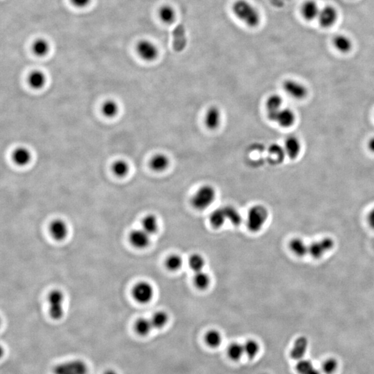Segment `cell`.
Instances as JSON below:
<instances>
[{
    "mask_svg": "<svg viewBox=\"0 0 374 374\" xmlns=\"http://www.w3.org/2000/svg\"><path fill=\"white\" fill-rule=\"evenodd\" d=\"M232 11L236 18L249 27H256L261 17L258 10L246 0H237L232 6Z\"/></svg>",
    "mask_w": 374,
    "mask_h": 374,
    "instance_id": "6da1fadb",
    "label": "cell"
},
{
    "mask_svg": "<svg viewBox=\"0 0 374 374\" xmlns=\"http://www.w3.org/2000/svg\"><path fill=\"white\" fill-rule=\"evenodd\" d=\"M216 197V191L214 187L209 185H203L192 196L191 205L193 208L200 211L206 209L213 204Z\"/></svg>",
    "mask_w": 374,
    "mask_h": 374,
    "instance_id": "7a4b0ae2",
    "label": "cell"
},
{
    "mask_svg": "<svg viewBox=\"0 0 374 374\" xmlns=\"http://www.w3.org/2000/svg\"><path fill=\"white\" fill-rule=\"evenodd\" d=\"M269 217L267 208L263 205L252 207L248 211L246 224L248 229L253 233H257L263 229Z\"/></svg>",
    "mask_w": 374,
    "mask_h": 374,
    "instance_id": "3957f363",
    "label": "cell"
},
{
    "mask_svg": "<svg viewBox=\"0 0 374 374\" xmlns=\"http://www.w3.org/2000/svg\"><path fill=\"white\" fill-rule=\"evenodd\" d=\"M64 295L60 290H54L48 296L49 305V315L51 318L59 320L64 315Z\"/></svg>",
    "mask_w": 374,
    "mask_h": 374,
    "instance_id": "277c9868",
    "label": "cell"
},
{
    "mask_svg": "<svg viewBox=\"0 0 374 374\" xmlns=\"http://www.w3.org/2000/svg\"><path fill=\"white\" fill-rule=\"evenodd\" d=\"M89 369L86 362L82 360H70L54 366V374H87Z\"/></svg>",
    "mask_w": 374,
    "mask_h": 374,
    "instance_id": "5b68a950",
    "label": "cell"
},
{
    "mask_svg": "<svg viewBox=\"0 0 374 374\" xmlns=\"http://www.w3.org/2000/svg\"><path fill=\"white\" fill-rule=\"evenodd\" d=\"M335 241L331 237H325L311 243L309 246V254L314 259H318L332 251L335 247Z\"/></svg>",
    "mask_w": 374,
    "mask_h": 374,
    "instance_id": "8992f818",
    "label": "cell"
},
{
    "mask_svg": "<svg viewBox=\"0 0 374 374\" xmlns=\"http://www.w3.org/2000/svg\"><path fill=\"white\" fill-rule=\"evenodd\" d=\"M154 294L155 291L153 286L147 281H140L137 283L132 289V296L134 299L142 304H148L151 302Z\"/></svg>",
    "mask_w": 374,
    "mask_h": 374,
    "instance_id": "52a82bcc",
    "label": "cell"
},
{
    "mask_svg": "<svg viewBox=\"0 0 374 374\" xmlns=\"http://www.w3.org/2000/svg\"><path fill=\"white\" fill-rule=\"evenodd\" d=\"M137 52L142 59L151 62L158 57L159 50L154 43L147 40L141 41L137 44Z\"/></svg>",
    "mask_w": 374,
    "mask_h": 374,
    "instance_id": "ba28073f",
    "label": "cell"
},
{
    "mask_svg": "<svg viewBox=\"0 0 374 374\" xmlns=\"http://www.w3.org/2000/svg\"><path fill=\"white\" fill-rule=\"evenodd\" d=\"M284 89L290 97L301 100L307 97L308 89L302 83L295 80H287L284 82Z\"/></svg>",
    "mask_w": 374,
    "mask_h": 374,
    "instance_id": "9c48e42d",
    "label": "cell"
},
{
    "mask_svg": "<svg viewBox=\"0 0 374 374\" xmlns=\"http://www.w3.org/2000/svg\"><path fill=\"white\" fill-rule=\"evenodd\" d=\"M338 18V13L334 6H326L319 11L318 18L319 24L323 28H329L333 26Z\"/></svg>",
    "mask_w": 374,
    "mask_h": 374,
    "instance_id": "30bf717a",
    "label": "cell"
},
{
    "mask_svg": "<svg viewBox=\"0 0 374 374\" xmlns=\"http://www.w3.org/2000/svg\"><path fill=\"white\" fill-rule=\"evenodd\" d=\"M150 235L143 229H135L129 235V240L132 246L137 249H145L150 243Z\"/></svg>",
    "mask_w": 374,
    "mask_h": 374,
    "instance_id": "8fae6325",
    "label": "cell"
},
{
    "mask_svg": "<svg viewBox=\"0 0 374 374\" xmlns=\"http://www.w3.org/2000/svg\"><path fill=\"white\" fill-rule=\"evenodd\" d=\"M49 231L54 239L58 241H62L68 236L69 228L67 223L62 220L56 219L51 223Z\"/></svg>",
    "mask_w": 374,
    "mask_h": 374,
    "instance_id": "7c38bea8",
    "label": "cell"
},
{
    "mask_svg": "<svg viewBox=\"0 0 374 374\" xmlns=\"http://www.w3.org/2000/svg\"><path fill=\"white\" fill-rule=\"evenodd\" d=\"M283 108L282 98L277 94H273L268 99L266 102V110L268 119L274 122L276 116Z\"/></svg>",
    "mask_w": 374,
    "mask_h": 374,
    "instance_id": "4fadbf2b",
    "label": "cell"
},
{
    "mask_svg": "<svg viewBox=\"0 0 374 374\" xmlns=\"http://www.w3.org/2000/svg\"><path fill=\"white\" fill-rule=\"evenodd\" d=\"M222 114L221 110L216 106L210 107L207 111L205 117V124L209 130H216L221 124Z\"/></svg>",
    "mask_w": 374,
    "mask_h": 374,
    "instance_id": "5bb4252c",
    "label": "cell"
},
{
    "mask_svg": "<svg viewBox=\"0 0 374 374\" xmlns=\"http://www.w3.org/2000/svg\"><path fill=\"white\" fill-rule=\"evenodd\" d=\"M309 348V340L305 336H300L294 341L293 347L291 351V356L296 360L303 359Z\"/></svg>",
    "mask_w": 374,
    "mask_h": 374,
    "instance_id": "9a60e30c",
    "label": "cell"
},
{
    "mask_svg": "<svg viewBox=\"0 0 374 374\" xmlns=\"http://www.w3.org/2000/svg\"><path fill=\"white\" fill-rule=\"evenodd\" d=\"M295 121L296 115L294 111L287 107H283L276 116L274 122L282 128H289L294 125Z\"/></svg>",
    "mask_w": 374,
    "mask_h": 374,
    "instance_id": "2e32d148",
    "label": "cell"
},
{
    "mask_svg": "<svg viewBox=\"0 0 374 374\" xmlns=\"http://www.w3.org/2000/svg\"><path fill=\"white\" fill-rule=\"evenodd\" d=\"M187 39L185 26H177L173 32V48L176 52H181L186 47Z\"/></svg>",
    "mask_w": 374,
    "mask_h": 374,
    "instance_id": "e0dca14e",
    "label": "cell"
},
{
    "mask_svg": "<svg viewBox=\"0 0 374 374\" xmlns=\"http://www.w3.org/2000/svg\"><path fill=\"white\" fill-rule=\"evenodd\" d=\"M284 152L290 158L294 160L299 156L302 150L300 140L295 136H289L284 143Z\"/></svg>",
    "mask_w": 374,
    "mask_h": 374,
    "instance_id": "ac0fdd59",
    "label": "cell"
},
{
    "mask_svg": "<svg viewBox=\"0 0 374 374\" xmlns=\"http://www.w3.org/2000/svg\"><path fill=\"white\" fill-rule=\"evenodd\" d=\"M320 9L319 5L315 1L308 0L303 4L301 12L304 19L308 21H311L317 19Z\"/></svg>",
    "mask_w": 374,
    "mask_h": 374,
    "instance_id": "d6986e66",
    "label": "cell"
},
{
    "mask_svg": "<svg viewBox=\"0 0 374 374\" xmlns=\"http://www.w3.org/2000/svg\"><path fill=\"white\" fill-rule=\"evenodd\" d=\"M170 165V160L165 154L158 153L154 155L150 161V167L154 171H165L168 168Z\"/></svg>",
    "mask_w": 374,
    "mask_h": 374,
    "instance_id": "ffe728a7",
    "label": "cell"
},
{
    "mask_svg": "<svg viewBox=\"0 0 374 374\" xmlns=\"http://www.w3.org/2000/svg\"><path fill=\"white\" fill-rule=\"evenodd\" d=\"M289 248L292 254L297 257H304L309 254V246L301 238H294L291 240Z\"/></svg>",
    "mask_w": 374,
    "mask_h": 374,
    "instance_id": "44dd1931",
    "label": "cell"
},
{
    "mask_svg": "<svg viewBox=\"0 0 374 374\" xmlns=\"http://www.w3.org/2000/svg\"><path fill=\"white\" fill-rule=\"evenodd\" d=\"M334 47L341 53L347 54L352 50L353 47V42L348 36L344 34H339L335 36L332 40Z\"/></svg>",
    "mask_w": 374,
    "mask_h": 374,
    "instance_id": "7402d4cb",
    "label": "cell"
},
{
    "mask_svg": "<svg viewBox=\"0 0 374 374\" xmlns=\"http://www.w3.org/2000/svg\"><path fill=\"white\" fill-rule=\"evenodd\" d=\"M12 158L13 162L18 166H24L31 161V154L29 149L19 147L13 151Z\"/></svg>",
    "mask_w": 374,
    "mask_h": 374,
    "instance_id": "603a6c76",
    "label": "cell"
},
{
    "mask_svg": "<svg viewBox=\"0 0 374 374\" xmlns=\"http://www.w3.org/2000/svg\"><path fill=\"white\" fill-rule=\"evenodd\" d=\"M142 229L146 231L150 236L156 234L160 228L158 218L153 214L146 215L142 220Z\"/></svg>",
    "mask_w": 374,
    "mask_h": 374,
    "instance_id": "cb8c5ba5",
    "label": "cell"
},
{
    "mask_svg": "<svg viewBox=\"0 0 374 374\" xmlns=\"http://www.w3.org/2000/svg\"><path fill=\"white\" fill-rule=\"evenodd\" d=\"M45 74L40 70H34L30 73L28 77V83L32 88L40 89L42 88L46 83Z\"/></svg>",
    "mask_w": 374,
    "mask_h": 374,
    "instance_id": "d4e9b609",
    "label": "cell"
},
{
    "mask_svg": "<svg viewBox=\"0 0 374 374\" xmlns=\"http://www.w3.org/2000/svg\"><path fill=\"white\" fill-rule=\"evenodd\" d=\"M226 221H228V220H227L226 212L223 208H216L210 214V224L213 228L218 229L222 228Z\"/></svg>",
    "mask_w": 374,
    "mask_h": 374,
    "instance_id": "484cf974",
    "label": "cell"
},
{
    "mask_svg": "<svg viewBox=\"0 0 374 374\" xmlns=\"http://www.w3.org/2000/svg\"><path fill=\"white\" fill-rule=\"evenodd\" d=\"M159 18L162 22L166 24H171L174 22L176 18V13L174 9L169 5L162 6L158 11Z\"/></svg>",
    "mask_w": 374,
    "mask_h": 374,
    "instance_id": "4316f807",
    "label": "cell"
},
{
    "mask_svg": "<svg viewBox=\"0 0 374 374\" xmlns=\"http://www.w3.org/2000/svg\"><path fill=\"white\" fill-rule=\"evenodd\" d=\"M154 329L150 319L142 317L137 319L135 324V330L140 336H146Z\"/></svg>",
    "mask_w": 374,
    "mask_h": 374,
    "instance_id": "83f0119b",
    "label": "cell"
},
{
    "mask_svg": "<svg viewBox=\"0 0 374 374\" xmlns=\"http://www.w3.org/2000/svg\"><path fill=\"white\" fill-rule=\"evenodd\" d=\"M295 369L299 374H321L320 371L315 368L311 360L304 359L298 360Z\"/></svg>",
    "mask_w": 374,
    "mask_h": 374,
    "instance_id": "f1b7e54d",
    "label": "cell"
},
{
    "mask_svg": "<svg viewBox=\"0 0 374 374\" xmlns=\"http://www.w3.org/2000/svg\"><path fill=\"white\" fill-rule=\"evenodd\" d=\"M193 284L198 289L201 290V291L206 290L211 284V277L208 273L203 270L195 272Z\"/></svg>",
    "mask_w": 374,
    "mask_h": 374,
    "instance_id": "f546056e",
    "label": "cell"
},
{
    "mask_svg": "<svg viewBox=\"0 0 374 374\" xmlns=\"http://www.w3.org/2000/svg\"><path fill=\"white\" fill-rule=\"evenodd\" d=\"M225 212H226L227 220L234 226H238L242 223V216L237 208L231 205L224 207Z\"/></svg>",
    "mask_w": 374,
    "mask_h": 374,
    "instance_id": "4dcf8cb0",
    "label": "cell"
},
{
    "mask_svg": "<svg viewBox=\"0 0 374 374\" xmlns=\"http://www.w3.org/2000/svg\"><path fill=\"white\" fill-rule=\"evenodd\" d=\"M50 49V45L47 40L39 39L36 40L32 44V51L35 55L43 57L47 55Z\"/></svg>",
    "mask_w": 374,
    "mask_h": 374,
    "instance_id": "1f68e13d",
    "label": "cell"
},
{
    "mask_svg": "<svg viewBox=\"0 0 374 374\" xmlns=\"http://www.w3.org/2000/svg\"><path fill=\"white\" fill-rule=\"evenodd\" d=\"M168 319H169V317H168V313L163 311H160L155 312L150 318L154 329H162V328L165 327L168 323Z\"/></svg>",
    "mask_w": 374,
    "mask_h": 374,
    "instance_id": "d6a6232c",
    "label": "cell"
},
{
    "mask_svg": "<svg viewBox=\"0 0 374 374\" xmlns=\"http://www.w3.org/2000/svg\"><path fill=\"white\" fill-rule=\"evenodd\" d=\"M165 265L167 269L169 270L172 272H176L179 270L181 269L183 265V257L180 254H170L167 257Z\"/></svg>",
    "mask_w": 374,
    "mask_h": 374,
    "instance_id": "836d02e7",
    "label": "cell"
},
{
    "mask_svg": "<svg viewBox=\"0 0 374 374\" xmlns=\"http://www.w3.org/2000/svg\"><path fill=\"white\" fill-rule=\"evenodd\" d=\"M205 262L206 261H205L204 256H202V254H198V253H195L190 256L188 265L193 272H197L203 270Z\"/></svg>",
    "mask_w": 374,
    "mask_h": 374,
    "instance_id": "e575fe53",
    "label": "cell"
},
{
    "mask_svg": "<svg viewBox=\"0 0 374 374\" xmlns=\"http://www.w3.org/2000/svg\"><path fill=\"white\" fill-rule=\"evenodd\" d=\"M222 340L221 332L214 329L208 331L205 335V342L211 348H216L221 345Z\"/></svg>",
    "mask_w": 374,
    "mask_h": 374,
    "instance_id": "d590c367",
    "label": "cell"
},
{
    "mask_svg": "<svg viewBox=\"0 0 374 374\" xmlns=\"http://www.w3.org/2000/svg\"><path fill=\"white\" fill-rule=\"evenodd\" d=\"M102 110L103 114L107 117H115L118 114L119 105L112 100L107 101L103 104Z\"/></svg>",
    "mask_w": 374,
    "mask_h": 374,
    "instance_id": "8d00e7d4",
    "label": "cell"
},
{
    "mask_svg": "<svg viewBox=\"0 0 374 374\" xmlns=\"http://www.w3.org/2000/svg\"><path fill=\"white\" fill-rule=\"evenodd\" d=\"M112 170L117 177L123 178L128 173L129 165L125 160H117L112 165Z\"/></svg>",
    "mask_w": 374,
    "mask_h": 374,
    "instance_id": "74e56055",
    "label": "cell"
},
{
    "mask_svg": "<svg viewBox=\"0 0 374 374\" xmlns=\"http://www.w3.org/2000/svg\"><path fill=\"white\" fill-rule=\"evenodd\" d=\"M228 355L234 361L240 360L245 354L244 347L239 343H232L228 350Z\"/></svg>",
    "mask_w": 374,
    "mask_h": 374,
    "instance_id": "f35d334b",
    "label": "cell"
},
{
    "mask_svg": "<svg viewBox=\"0 0 374 374\" xmlns=\"http://www.w3.org/2000/svg\"><path fill=\"white\" fill-rule=\"evenodd\" d=\"M244 347L245 354L249 358H254L259 351V345L256 341L254 340H248L243 345Z\"/></svg>",
    "mask_w": 374,
    "mask_h": 374,
    "instance_id": "ab89813d",
    "label": "cell"
},
{
    "mask_svg": "<svg viewBox=\"0 0 374 374\" xmlns=\"http://www.w3.org/2000/svg\"><path fill=\"white\" fill-rule=\"evenodd\" d=\"M338 367V362L334 357H329L324 360L322 363V372L325 374H332L335 373Z\"/></svg>",
    "mask_w": 374,
    "mask_h": 374,
    "instance_id": "60d3db41",
    "label": "cell"
},
{
    "mask_svg": "<svg viewBox=\"0 0 374 374\" xmlns=\"http://www.w3.org/2000/svg\"><path fill=\"white\" fill-rule=\"evenodd\" d=\"M70 1L76 7L85 8L90 4L92 0H70Z\"/></svg>",
    "mask_w": 374,
    "mask_h": 374,
    "instance_id": "b9f144b4",
    "label": "cell"
},
{
    "mask_svg": "<svg viewBox=\"0 0 374 374\" xmlns=\"http://www.w3.org/2000/svg\"><path fill=\"white\" fill-rule=\"evenodd\" d=\"M367 221L371 228L374 229V208L369 213Z\"/></svg>",
    "mask_w": 374,
    "mask_h": 374,
    "instance_id": "7bdbcfd3",
    "label": "cell"
},
{
    "mask_svg": "<svg viewBox=\"0 0 374 374\" xmlns=\"http://www.w3.org/2000/svg\"><path fill=\"white\" fill-rule=\"evenodd\" d=\"M368 147L371 151L374 153V137H372V138H371L370 140L369 141Z\"/></svg>",
    "mask_w": 374,
    "mask_h": 374,
    "instance_id": "ee69618b",
    "label": "cell"
},
{
    "mask_svg": "<svg viewBox=\"0 0 374 374\" xmlns=\"http://www.w3.org/2000/svg\"><path fill=\"white\" fill-rule=\"evenodd\" d=\"M104 374H119L117 373V372H115V370H108L105 371V372H104Z\"/></svg>",
    "mask_w": 374,
    "mask_h": 374,
    "instance_id": "f6af8a7d",
    "label": "cell"
}]
</instances>
